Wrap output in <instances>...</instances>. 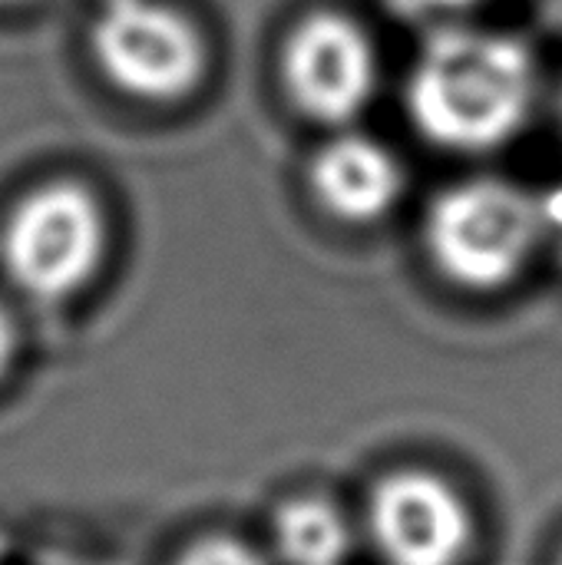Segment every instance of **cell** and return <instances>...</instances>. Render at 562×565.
<instances>
[{"label": "cell", "mask_w": 562, "mask_h": 565, "mask_svg": "<svg viewBox=\"0 0 562 565\" xmlns=\"http://www.w3.org/2000/svg\"><path fill=\"white\" fill-rule=\"evenodd\" d=\"M537 103L530 50L507 33L441 30L407 79V113L437 149L494 152L520 136Z\"/></svg>", "instance_id": "6da1fadb"}, {"label": "cell", "mask_w": 562, "mask_h": 565, "mask_svg": "<svg viewBox=\"0 0 562 565\" xmlns=\"http://www.w3.org/2000/svg\"><path fill=\"white\" fill-rule=\"evenodd\" d=\"M417 3H424L431 10H467V7H474L480 0H417Z\"/></svg>", "instance_id": "7c38bea8"}, {"label": "cell", "mask_w": 562, "mask_h": 565, "mask_svg": "<svg viewBox=\"0 0 562 565\" xmlns=\"http://www.w3.org/2000/svg\"><path fill=\"white\" fill-rule=\"evenodd\" d=\"M351 546V526L328 500L301 497L275 516V553L285 565H344Z\"/></svg>", "instance_id": "ba28073f"}, {"label": "cell", "mask_w": 562, "mask_h": 565, "mask_svg": "<svg viewBox=\"0 0 562 565\" xmlns=\"http://www.w3.org/2000/svg\"><path fill=\"white\" fill-rule=\"evenodd\" d=\"M176 565H268L265 556L238 540L229 536H212V540H199L195 546H189Z\"/></svg>", "instance_id": "9c48e42d"}, {"label": "cell", "mask_w": 562, "mask_h": 565, "mask_svg": "<svg viewBox=\"0 0 562 565\" xmlns=\"http://www.w3.org/2000/svg\"><path fill=\"white\" fill-rule=\"evenodd\" d=\"M537 209H540V232H543V242L556 248V255L562 258V185L550 189L547 195L537 199Z\"/></svg>", "instance_id": "30bf717a"}, {"label": "cell", "mask_w": 562, "mask_h": 565, "mask_svg": "<svg viewBox=\"0 0 562 565\" xmlns=\"http://www.w3.org/2000/svg\"><path fill=\"white\" fill-rule=\"evenodd\" d=\"M424 245L447 281L467 291L507 288L543 245L537 195L503 179L450 185L427 209Z\"/></svg>", "instance_id": "7a4b0ae2"}, {"label": "cell", "mask_w": 562, "mask_h": 565, "mask_svg": "<svg viewBox=\"0 0 562 565\" xmlns=\"http://www.w3.org/2000/svg\"><path fill=\"white\" fill-rule=\"evenodd\" d=\"M560 565H562V559H560Z\"/></svg>", "instance_id": "5bb4252c"}, {"label": "cell", "mask_w": 562, "mask_h": 565, "mask_svg": "<svg viewBox=\"0 0 562 565\" xmlns=\"http://www.w3.org/2000/svg\"><path fill=\"white\" fill-rule=\"evenodd\" d=\"M13 354H17V328H13V318L0 308V377L10 371Z\"/></svg>", "instance_id": "8fae6325"}, {"label": "cell", "mask_w": 562, "mask_h": 565, "mask_svg": "<svg viewBox=\"0 0 562 565\" xmlns=\"http://www.w3.org/2000/svg\"><path fill=\"white\" fill-rule=\"evenodd\" d=\"M106 215L76 182H46L23 195L0 232V265L33 301H66L83 291L106 258Z\"/></svg>", "instance_id": "3957f363"}, {"label": "cell", "mask_w": 562, "mask_h": 565, "mask_svg": "<svg viewBox=\"0 0 562 565\" xmlns=\"http://www.w3.org/2000/svg\"><path fill=\"white\" fill-rule=\"evenodd\" d=\"M311 192L325 212L351 225H371L404 195V169L391 149L368 136H341L311 162Z\"/></svg>", "instance_id": "52a82bcc"}, {"label": "cell", "mask_w": 562, "mask_h": 565, "mask_svg": "<svg viewBox=\"0 0 562 565\" xmlns=\"http://www.w3.org/2000/svg\"><path fill=\"white\" fill-rule=\"evenodd\" d=\"M282 76L298 113L321 126H344L368 109L378 89V53L351 17L315 10L291 30Z\"/></svg>", "instance_id": "5b68a950"}, {"label": "cell", "mask_w": 562, "mask_h": 565, "mask_svg": "<svg viewBox=\"0 0 562 565\" xmlns=\"http://www.w3.org/2000/svg\"><path fill=\"white\" fill-rule=\"evenodd\" d=\"M20 3H30V0H0V7H20Z\"/></svg>", "instance_id": "4fadbf2b"}, {"label": "cell", "mask_w": 562, "mask_h": 565, "mask_svg": "<svg viewBox=\"0 0 562 565\" xmlns=\"http://www.w3.org/2000/svg\"><path fill=\"white\" fill-rule=\"evenodd\" d=\"M368 530L388 565H460L474 546V520L460 493L421 470L374 487Z\"/></svg>", "instance_id": "8992f818"}, {"label": "cell", "mask_w": 562, "mask_h": 565, "mask_svg": "<svg viewBox=\"0 0 562 565\" xmlns=\"http://www.w3.org/2000/svg\"><path fill=\"white\" fill-rule=\"evenodd\" d=\"M89 53L109 86L142 103H176L205 76L202 33L159 0H106L89 26Z\"/></svg>", "instance_id": "277c9868"}]
</instances>
